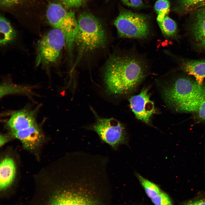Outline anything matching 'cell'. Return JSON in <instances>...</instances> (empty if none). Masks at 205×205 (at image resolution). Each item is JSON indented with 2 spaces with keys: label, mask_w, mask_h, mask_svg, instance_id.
<instances>
[{
  "label": "cell",
  "mask_w": 205,
  "mask_h": 205,
  "mask_svg": "<svg viewBox=\"0 0 205 205\" xmlns=\"http://www.w3.org/2000/svg\"><path fill=\"white\" fill-rule=\"evenodd\" d=\"M58 171L57 183L47 205H100L94 194L97 186L105 179L99 166L70 158L61 163Z\"/></svg>",
  "instance_id": "obj_1"
},
{
  "label": "cell",
  "mask_w": 205,
  "mask_h": 205,
  "mask_svg": "<svg viewBox=\"0 0 205 205\" xmlns=\"http://www.w3.org/2000/svg\"><path fill=\"white\" fill-rule=\"evenodd\" d=\"M146 66L141 59L134 55H112L107 60L104 71L107 91L115 95L131 92L144 78Z\"/></svg>",
  "instance_id": "obj_2"
},
{
  "label": "cell",
  "mask_w": 205,
  "mask_h": 205,
  "mask_svg": "<svg viewBox=\"0 0 205 205\" xmlns=\"http://www.w3.org/2000/svg\"><path fill=\"white\" fill-rule=\"evenodd\" d=\"M205 93V85H199L194 79L186 76L176 78L162 91L166 104L182 112H196Z\"/></svg>",
  "instance_id": "obj_3"
},
{
  "label": "cell",
  "mask_w": 205,
  "mask_h": 205,
  "mask_svg": "<svg viewBox=\"0 0 205 205\" xmlns=\"http://www.w3.org/2000/svg\"><path fill=\"white\" fill-rule=\"evenodd\" d=\"M77 21L78 30L76 43L81 52L91 51L105 45L106 32L97 18L89 13L83 12L79 15Z\"/></svg>",
  "instance_id": "obj_4"
},
{
  "label": "cell",
  "mask_w": 205,
  "mask_h": 205,
  "mask_svg": "<svg viewBox=\"0 0 205 205\" xmlns=\"http://www.w3.org/2000/svg\"><path fill=\"white\" fill-rule=\"evenodd\" d=\"M46 16L54 28L60 30L63 33L68 51L71 54L76 43L78 30L75 13L67 11L59 3H52L48 7Z\"/></svg>",
  "instance_id": "obj_5"
},
{
  "label": "cell",
  "mask_w": 205,
  "mask_h": 205,
  "mask_svg": "<svg viewBox=\"0 0 205 205\" xmlns=\"http://www.w3.org/2000/svg\"><path fill=\"white\" fill-rule=\"evenodd\" d=\"M114 24L119 35L123 38H145L150 31L148 21L145 16L126 10L120 12Z\"/></svg>",
  "instance_id": "obj_6"
},
{
  "label": "cell",
  "mask_w": 205,
  "mask_h": 205,
  "mask_svg": "<svg viewBox=\"0 0 205 205\" xmlns=\"http://www.w3.org/2000/svg\"><path fill=\"white\" fill-rule=\"evenodd\" d=\"M66 43L65 37L60 30L54 28L39 40L36 49V66L55 63Z\"/></svg>",
  "instance_id": "obj_7"
},
{
  "label": "cell",
  "mask_w": 205,
  "mask_h": 205,
  "mask_svg": "<svg viewBox=\"0 0 205 205\" xmlns=\"http://www.w3.org/2000/svg\"><path fill=\"white\" fill-rule=\"evenodd\" d=\"M101 140L115 149L119 146L127 143L124 128L117 120L113 118H103L97 117L91 127Z\"/></svg>",
  "instance_id": "obj_8"
},
{
  "label": "cell",
  "mask_w": 205,
  "mask_h": 205,
  "mask_svg": "<svg viewBox=\"0 0 205 205\" xmlns=\"http://www.w3.org/2000/svg\"><path fill=\"white\" fill-rule=\"evenodd\" d=\"M130 107L136 118L148 123L155 112L153 102L150 99L147 89H143L138 95L129 99Z\"/></svg>",
  "instance_id": "obj_9"
},
{
  "label": "cell",
  "mask_w": 205,
  "mask_h": 205,
  "mask_svg": "<svg viewBox=\"0 0 205 205\" xmlns=\"http://www.w3.org/2000/svg\"><path fill=\"white\" fill-rule=\"evenodd\" d=\"M193 11L190 26V34L197 46L205 50V7Z\"/></svg>",
  "instance_id": "obj_10"
},
{
  "label": "cell",
  "mask_w": 205,
  "mask_h": 205,
  "mask_svg": "<svg viewBox=\"0 0 205 205\" xmlns=\"http://www.w3.org/2000/svg\"><path fill=\"white\" fill-rule=\"evenodd\" d=\"M11 133L21 142L25 149L30 150L38 147L43 137L41 130L36 124L28 128Z\"/></svg>",
  "instance_id": "obj_11"
},
{
  "label": "cell",
  "mask_w": 205,
  "mask_h": 205,
  "mask_svg": "<svg viewBox=\"0 0 205 205\" xmlns=\"http://www.w3.org/2000/svg\"><path fill=\"white\" fill-rule=\"evenodd\" d=\"M36 124L34 111L24 109L12 114L7 122V125L11 132H13L28 128Z\"/></svg>",
  "instance_id": "obj_12"
},
{
  "label": "cell",
  "mask_w": 205,
  "mask_h": 205,
  "mask_svg": "<svg viewBox=\"0 0 205 205\" xmlns=\"http://www.w3.org/2000/svg\"><path fill=\"white\" fill-rule=\"evenodd\" d=\"M16 168L13 159L6 157L1 161L0 165V188L5 189L13 183L15 177Z\"/></svg>",
  "instance_id": "obj_13"
},
{
  "label": "cell",
  "mask_w": 205,
  "mask_h": 205,
  "mask_svg": "<svg viewBox=\"0 0 205 205\" xmlns=\"http://www.w3.org/2000/svg\"><path fill=\"white\" fill-rule=\"evenodd\" d=\"M180 68L188 74L193 76L199 85L203 84L205 78V60L185 61L182 63Z\"/></svg>",
  "instance_id": "obj_14"
},
{
  "label": "cell",
  "mask_w": 205,
  "mask_h": 205,
  "mask_svg": "<svg viewBox=\"0 0 205 205\" xmlns=\"http://www.w3.org/2000/svg\"><path fill=\"white\" fill-rule=\"evenodd\" d=\"M0 32L1 45H4L11 42L16 36V32L10 22L3 16H1L0 18Z\"/></svg>",
  "instance_id": "obj_15"
},
{
  "label": "cell",
  "mask_w": 205,
  "mask_h": 205,
  "mask_svg": "<svg viewBox=\"0 0 205 205\" xmlns=\"http://www.w3.org/2000/svg\"><path fill=\"white\" fill-rule=\"evenodd\" d=\"M0 98L7 95L15 94L28 95L31 93L30 87L7 82L2 83L0 86Z\"/></svg>",
  "instance_id": "obj_16"
},
{
  "label": "cell",
  "mask_w": 205,
  "mask_h": 205,
  "mask_svg": "<svg viewBox=\"0 0 205 205\" xmlns=\"http://www.w3.org/2000/svg\"><path fill=\"white\" fill-rule=\"evenodd\" d=\"M136 175L147 195L151 199L162 191L157 185L144 177L139 174L136 173Z\"/></svg>",
  "instance_id": "obj_17"
},
{
  "label": "cell",
  "mask_w": 205,
  "mask_h": 205,
  "mask_svg": "<svg viewBox=\"0 0 205 205\" xmlns=\"http://www.w3.org/2000/svg\"><path fill=\"white\" fill-rule=\"evenodd\" d=\"M158 23L162 33L166 36H173L176 34L177 24L173 20L167 15L162 21L158 22Z\"/></svg>",
  "instance_id": "obj_18"
},
{
  "label": "cell",
  "mask_w": 205,
  "mask_h": 205,
  "mask_svg": "<svg viewBox=\"0 0 205 205\" xmlns=\"http://www.w3.org/2000/svg\"><path fill=\"white\" fill-rule=\"evenodd\" d=\"M154 8L157 14V22L161 21L169 11L170 2L169 0H157Z\"/></svg>",
  "instance_id": "obj_19"
},
{
  "label": "cell",
  "mask_w": 205,
  "mask_h": 205,
  "mask_svg": "<svg viewBox=\"0 0 205 205\" xmlns=\"http://www.w3.org/2000/svg\"><path fill=\"white\" fill-rule=\"evenodd\" d=\"M151 200L154 205H173L169 197L163 191L151 198Z\"/></svg>",
  "instance_id": "obj_20"
},
{
  "label": "cell",
  "mask_w": 205,
  "mask_h": 205,
  "mask_svg": "<svg viewBox=\"0 0 205 205\" xmlns=\"http://www.w3.org/2000/svg\"><path fill=\"white\" fill-rule=\"evenodd\" d=\"M204 0H179L178 1L179 10L188 11L191 7Z\"/></svg>",
  "instance_id": "obj_21"
},
{
  "label": "cell",
  "mask_w": 205,
  "mask_h": 205,
  "mask_svg": "<svg viewBox=\"0 0 205 205\" xmlns=\"http://www.w3.org/2000/svg\"><path fill=\"white\" fill-rule=\"evenodd\" d=\"M196 112L197 118L198 120L205 123V93Z\"/></svg>",
  "instance_id": "obj_22"
},
{
  "label": "cell",
  "mask_w": 205,
  "mask_h": 205,
  "mask_svg": "<svg viewBox=\"0 0 205 205\" xmlns=\"http://www.w3.org/2000/svg\"><path fill=\"white\" fill-rule=\"evenodd\" d=\"M66 7L77 8L81 6L85 0H60Z\"/></svg>",
  "instance_id": "obj_23"
},
{
  "label": "cell",
  "mask_w": 205,
  "mask_h": 205,
  "mask_svg": "<svg viewBox=\"0 0 205 205\" xmlns=\"http://www.w3.org/2000/svg\"><path fill=\"white\" fill-rule=\"evenodd\" d=\"M125 5L132 8H138L143 5L142 0H121Z\"/></svg>",
  "instance_id": "obj_24"
},
{
  "label": "cell",
  "mask_w": 205,
  "mask_h": 205,
  "mask_svg": "<svg viewBox=\"0 0 205 205\" xmlns=\"http://www.w3.org/2000/svg\"><path fill=\"white\" fill-rule=\"evenodd\" d=\"M24 0H0L1 6L3 7H9L22 1Z\"/></svg>",
  "instance_id": "obj_25"
},
{
  "label": "cell",
  "mask_w": 205,
  "mask_h": 205,
  "mask_svg": "<svg viewBox=\"0 0 205 205\" xmlns=\"http://www.w3.org/2000/svg\"><path fill=\"white\" fill-rule=\"evenodd\" d=\"M184 205H205V200H201L189 202Z\"/></svg>",
  "instance_id": "obj_26"
},
{
  "label": "cell",
  "mask_w": 205,
  "mask_h": 205,
  "mask_svg": "<svg viewBox=\"0 0 205 205\" xmlns=\"http://www.w3.org/2000/svg\"><path fill=\"white\" fill-rule=\"evenodd\" d=\"M203 7H205V0H204L202 1L191 7L189 11H194L196 9Z\"/></svg>",
  "instance_id": "obj_27"
},
{
  "label": "cell",
  "mask_w": 205,
  "mask_h": 205,
  "mask_svg": "<svg viewBox=\"0 0 205 205\" xmlns=\"http://www.w3.org/2000/svg\"><path fill=\"white\" fill-rule=\"evenodd\" d=\"M8 138L7 137L3 135H2L1 136V145H3L5 142L7 141Z\"/></svg>",
  "instance_id": "obj_28"
},
{
  "label": "cell",
  "mask_w": 205,
  "mask_h": 205,
  "mask_svg": "<svg viewBox=\"0 0 205 205\" xmlns=\"http://www.w3.org/2000/svg\"></svg>",
  "instance_id": "obj_29"
}]
</instances>
